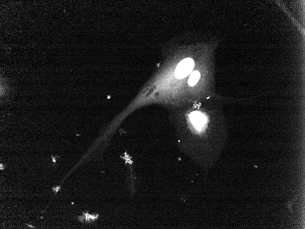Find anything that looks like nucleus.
I'll use <instances>...</instances> for the list:
<instances>
[{
  "instance_id": "f257e3e1",
  "label": "nucleus",
  "mask_w": 305,
  "mask_h": 229,
  "mask_svg": "<svg viewBox=\"0 0 305 229\" xmlns=\"http://www.w3.org/2000/svg\"><path fill=\"white\" fill-rule=\"evenodd\" d=\"M194 66L193 59L190 57L184 58L179 62L176 68V76L179 79L186 78L193 72Z\"/></svg>"
},
{
  "instance_id": "f03ea898",
  "label": "nucleus",
  "mask_w": 305,
  "mask_h": 229,
  "mask_svg": "<svg viewBox=\"0 0 305 229\" xmlns=\"http://www.w3.org/2000/svg\"><path fill=\"white\" fill-rule=\"evenodd\" d=\"M190 118L192 124L198 130H201L203 128L207 122V119L205 116L198 112H191Z\"/></svg>"
},
{
  "instance_id": "7ed1b4c3",
  "label": "nucleus",
  "mask_w": 305,
  "mask_h": 229,
  "mask_svg": "<svg viewBox=\"0 0 305 229\" xmlns=\"http://www.w3.org/2000/svg\"><path fill=\"white\" fill-rule=\"evenodd\" d=\"M200 73L197 70H195L191 74L188 80L189 86H195L200 78Z\"/></svg>"
},
{
  "instance_id": "20e7f679",
  "label": "nucleus",
  "mask_w": 305,
  "mask_h": 229,
  "mask_svg": "<svg viewBox=\"0 0 305 229\" xmlns=\"http://www.w3.org/2000/svg\"><path fill=\"white\" fill-rule=\"evenodd\" d=\"M98 216V215L95 216V215H89L88 213H84L83 216L80 217L79 220L80 221H82L85 220L86 222H90L91 221H93L95 219H97Z\"/></svg>"
},
{
  "instance_id": "39448f33",
  "label": "nucleus",
  "mask_w": 305,
  "mask_h": 229,
  "mask_svg": "<svg viewBox=\"0 0 305 229\" xmlns=\"http://www.w3.org/2000/svg\"><path fill=\"white\" fill-rule=\"evenodd\" d=\"M61 188L60 186H57V187H54L52 188L53 190V192H55V193H57L58 192L60 189Z\"/></svg>"
},
{
  "instance_id": "423d86ee",
  "label": "nucleus",
  "mask_w": 305,
  "mask_h": 229,
  "mask_svg": "<svg viewBox=\"0 0 305 229\" xmlns=\"http://www.w3.org/2000/svg\"><path fill=\"white\" fill-rule=\"evenodd\" d=\"M27 225H28V226L29 227H30V228H35V227H34V226H33V225H29V224H27Z\"/></svg>"
},
{
  "instance_id": "0eeeda50",
  "label": "nucleus",
  "mask_w": 305,
  "mask_h": 229,
  "mask_svg": "<svg viewBox=\"0 0 305 229\" xmlns=\"http://www.w3.org/2000/svg\"><path fill=\"white\" fill-rule=\"evenodd\" d=\"M52 157L53 161V162H54V163H55V162H56L55 158V157H53V156Z\"/></svg>"
}]
</instances>
